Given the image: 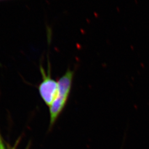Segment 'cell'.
I'll list each match as a JSON object with an SVG mask.
<instances>
[{"label":"cell","instance_id":"6da1fadb","mask_svg":"<svg viewBox=\"0 0 149 149\" xmlns=\"http://www.w3.org/2000/svg\"><path fill=\"white\" fill-rule=\"evenodd\" d=\"M73 77L74 71L68 69L58 82V95L50 108L51 125L55 122L60 113L64 108L69 95Z\"/></svg>","mask_w":149,"mask_h":149},{"label":"cell","instance_id":"7a4b0ae2","mask_svg":"<svg viewBox=\"0 0 149 149\" xmlns=\"http://www.w3.org/2000/svg\"><path fill=\"white\" fill-rule=\"evenodd\" d=\"M40 71L42 76V81L39 87V93L43 101L51 106L58 95V84L51 77L50 64L48 62V72L44 69L43 65H40Z\"/></svg>","mask_w":149,"mask_h":149},{"label":"cell","instance_id":"3957f363","mask_svg":"<svg viewBox=\"0 0 149 149\" xmlns=\"http://www.w3.org/2000/svg\"><path fill=\"white\" fill-rule=\"evenodd\" d=\"M0 1H3V0H0Z\"/></svg>","mask_w":149,"mask_h":149}]
</instances>
